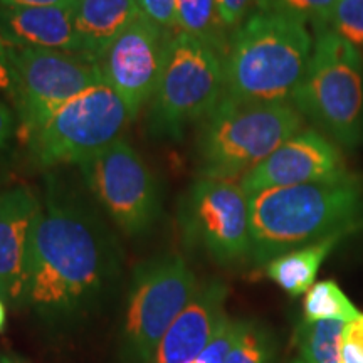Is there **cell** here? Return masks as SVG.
Masks as SVG:
<instances>
[{
  "mask_svg": "<svg viewBox=\"0 0 363 363\" xmlns=\"http://www.w3.org/2000/svg\"><path fill=\"white\" fill-rule=\"evenodd\" d=\"M306 24L252 12L229 38L224 54V96L240 101H291L313 54Z\"/></svg>",
  "mask_w": 363,
  "mask_h": 363,
  "instance_id": "3957f363",
  "label": "cell"
},
{
  "mask_svg": "<svg viewBox=\"0 0 363 363\" xmlns=\"http://www.w3.org/2000/svg\"><path fill=\"white\" fill-rule=\"evenodd\" d=\"M0 35L9 48L48 49L84 57L71 7L0 6Z\"/></svg>",
  "mask_w": 363,
  "mask_h": 363,
  "instance_id": "2e32d148",
  "label": "cell"
},
{
  "mask_svg": "<svg viewBox=\"0 0 363 363\" xmlns=\"http://www.w3.org/2000/svg\"><path fill=\"white\" fill-rule=\"evenodd\" d=\"M294 363H303V362H294Z\"/></svg>",
  "mask_w": 363,
  "mask_h": 363,
  "instance_id": "d590c367",
  "label": "cell"
},
{
  "mask_svg": "<svg viewBox=\"0 0 363 363\" xmlns=\"http://www.w3.org/2000/svg\"><path fill=\"white\" fill-rule=\"evenodd\" d=\"M224 89V57L202 40L179 33L170 39L152 96L150 130L157 136L180 138L190 123L216 110Z\"/></svg>",
  "mask_w": 363,
  "mask_h": 363,
  "instance_id": "8992f818",
  "label": "cell"
},
{
  "mask_svg": "<svg viewBox=\"0 0 363 363\" xmlns=\"http://www.w3.org/2000/svg\"><path fill=\"white\" fill-rule=\"evenodd\" d=\"M257 0H216L217 13L225 29H238L251 16V9L256 7Z\"/></svg>",
  "mask_w": 363,
  "mask_h": 363,
  "instance_id": "83f0119b",
  "label": "cell"
},
{
  "mask_svg": "<svg viewBox=\"0 0 363 363\" xmlns=\"http://www.w3.org/2000/svg\"><path fill=\"white\" fill-rule=\"evenodd\" d=\"M352 175L340 148L328 136L301 130L240 179L247 197L276 187L340 180Z\"/></svg>",
  "mask_w": 363,
  "mask_h": 363,
  "instance_id": "4fadbf2b",
  "label": "cell"
},
{
  "mask_svg": "<svg viewBox=\"0 0 363 363\" xmlns=\"http://www.w3.org/2000/svg\"><path fill=\"white\" fill-rule=\"evenodd\" d=\"M116 267V246L98 216L52 185L30 230L24 301L49 321L78 316L98 301Z\"/></svg>",
  "mask_w": 363,
  "mask_h": 363,
  "instance_id": "6da1fadb",
  "label": "cell"
},
{
  "mask_svg": "<svg viewBox=\"0 0 363 363\" xmlns=\"http://www.w3.org/2000/svg\"><path fill=\"white\" fill-rule=\"evenodd\" d=\"M2 363H24V362H21L19 358H16V357H2Z\"/></svg>",
  "mask_w": 363,
  "mask_h": 363,
  "instance_id": "d6a6232c",
  "label": "cell"
},
{
  "mask_svg": "<svg viewBox=\"0 0 363 363\" xmlns=\"http://www.w3.org/2000/svg\"><path fill=\"white\" fill-rule=\"evenodd\" d=\"M338 240L340 238H330L281 254L267 262V276L289 296L296 298L306 294L308 289L315 284L318 269Z\"/></svg>",
  "mask_w": 363,
  "mask_h": 363,
  "instance_id": "ac0fdd59",
  "label": "cell"
},
{
  "mask_svg": "<svg viewBox=\"0 0 363 363\" xmlns=\"http://www.w3.org/2000/svg\"><path fill=\"white\" fill-rule=\"evenodd\" d=\"M179 29L211 45L224 57L229 39L217 13L216 0H179Z\"/></svg>",
  "mask_w": 363,
  "mask_h": 363,
  "instance_id": "d6986e66",
  "label": "cell"
},
{
  "mask_svg": "<svg viewBox=\"0 0 363 363\" xmlns=\"http://www.w3.org/2000/svg\"><path fill=\"white\" fill-rule=\"evenodd\" d=\"M342 362L363 363V315L345 325L342 335Z\"/></svg>",
  "mask_w": 363,
  "mask_h": 363,
  "instance_id": "4316f807",
  "label": "cell"
},
{
  "mask_svg": "<svg viewBox=\"0 0 363 363\" xmlns=\"http://www.w3.org/2000/svg\"><path fill=\"white\" fill-rule=\"evenodd\" d=\"M345 321L323 320L299 326L296 340L303 363H343L342 335Z\"/></svg>",
  "mask_w": 363,
  "mask_h": 363,
  "instance_id": "ffe728a7",
  "label": "cell"
},
{
  "mask_svg": "<svg viewBox=\"0 0 363 363\" xmlns=\"http://www.w3.org/2000/svg\"><path fill=\"white\" fill-rule=\"evenodd\" d=\"M180 225L190 246L222 264L252 254L249 197L234 180L202 177L195 182L182 201Z\"/></svg>",
  "mask_w": 363,
  "mask_h": 363,
  "instance_id": "30bf717a",
  "label": "cell"
},
{
  "mask_svg": "<svg viewBox=\"0 0 363 363\" xmlns=\"http://www.w3.org/2000/svg\"><path fill=\"white\" fill-rule=\"evenodd\" d=\"M362 140H363V130H362Z\"/></svg>",
  "mask_w": 363,
  "mask_h": 363,
  "instance_id": "836d02e7",
  "label": "cell"
},
{
  "mask_svg": "<svg viewBox=\"0 0 363 363\" xmlns=\"http://www.w3.org/2000/svg\"><path fill=\"white\" fill-rule=\"evenodd\" d=\"M74 0H0L4 7H71Z\"/></svg>",
  "mask_w": 363,
  "mask_h": 363,
  "instance_id": "4dcf8cb0",
  "label": "cell"
},
{
  "mask_svg": "<svg viewBox=\"0 0 363 363\" xmlns=\"http://www.w3.org/2000/svg\"><path fill=\"white\" fill-rule=\"evenodd\" d=\"M71 13L84 57L91 62H96L104 49L142 16L136 0H74Z\"/></svg>",
  "mask_w": 363,
  "mask_h": 363,
  "instance_id": "e0dca14e",
  "label": "cell"
},
{
  "mask_svg": "<svg viewBox=\"0 0 363 363\" xmlns=\"http://www.w3.org/2000/svg\"><path fill=\"white\" fill-rule=\"evenodd\" d=\"M7 52L12 94L26 142L59 108L103 83L98 66L83 56L9 45Z\"/></svg>",
  "mask_w": 363,
  "mask_h": 363,
  "instance_id": "9c48e42d",
  "label": "cell"
},
{
  "mask_svg": "<svg viewBox=\"0 0 363 363\" xmlns=\"http://www.w3.org/2000/svg\"><path fill=\"white\" fill-rule=\"evenodd\" d=\"M335 2L337 0H257L256 11L279 13L303 24L311 22L316 29L328 24Z\"/></svg>",
  "mask_w": 363,
  "mask_h": 363,
  "instance_id": "7402d4cb",
  "label": "cell"
},
{
  "mask_svg": "<svg viewBox=\"0 0 363 363\" xmlns=\"http://www.w3.org/2000/svg\"><path fill=\"white\" fill-rule=\"evenodd\" d=\"M252 254L269 262L281 254L363 225V190L353 175L340 180L276 187L249 197Z\"/></svg>",
  "mask_w": 363,
  "mask_h": 363,
  "instance_id": "7a4b0ae2",
  "label": "cell"
},
{
  "mask_svg": "<svg viewBox=\"0 0 363 363\" xmlns=\"http://www.w3.org/2000/svg\"><path fill=\"white\" fill-rule=\"evenodd\" d=\"M225 294V286L217 281L199 286L185 310L167 330L152 362L190 363L201 355L227 316Z\"/></svg>",
  "mask_w": 363,
  "mask_h": 363,
  "instance_id": "9a60e30c",
  "label": "cell"
},
{
  "mask_svg": "<svg viewBox=\"0 0 363 363\" xmlns=\"http://www.w3.org/2000/svg\"><path fill=\"white\" fill-rule=\"evenodd\" d=\"M12 69L11 61H9L7 44L0 35V91H12Z\"/></svg>",
  "mask_w": 363,
  "mask_h": 363,
  "instance_id": "f546056e",
  "label": "cell"
},
{
  "mask_svg": "<svg viewBox=\"0 0 363 363\" xmlns=\"http://www.w3.org/2000/svg\"><path fill=\"white\" fill-rule=\"evenodd\" d=\"M140 13L150 22L170 30L179 29V0H136Z\"/></svg>",
  "mask_w": 363,
  "mask_h": 363,
  "instance_id": "484cf974",
  "label": "cell"
},
{
  "mask_svg": "<svg viewBox=\"0 0 363 363\" xmlns=\"http://www.w3.org/2000/svg\"><path fill=\"white\" fill-rule=\"evenodd\" d=\"M323 27H328L357 49L363 48V0H337L328 24Z\"/></svg>",
  "mask_w": 363,
  "mask_h": 363,
  "instance_id": "cb8c5ba5",
  "label": "cell"
},
{
  "mask_svg": "<svg viewBox=\"0 0 363 363\" xmlns=\"http://www.w3.org/2000/svg\"><path fill=\"white\" fill-rule=\"evenodd\" d=\"M303 315L306 323L323 320H338L348 323L360 313L335 281L326 279L315 283L308 289L303 301Z\"/></svg>",
  "mask_w": 363,
  "mask_h": 363,
  "instance_id": "44dd1931",
  "label": "cell"
},
{
  "mask_svg": "<svg viewBox=\"0 0 363 363\" xmlns=\"http://www.w3.org/2000/svg\"><path fill=\"white\" fill-rule=\"evenodd\" d=\"M197 289V278L177 254H163L136 267L125 318L126 348L136 362L153 360L167 330Z\"/></svg>",
  "mask_w": 363,
  "mask_h": 363,
  "instance_id": "ba28073f",
  "label": "cell"
},
{
  "mask_svg": "<svg viewBox=\"0 0 363 363\" xmlns=\"http://www.w3.org/2000/svg\"><path fill=\"white\" fill-rule=\"evenodd\" d=\"M303 128L291 101H240L222 98L199 136V169L203 179H242L286 140Z\"/></svg>",
  "mask_w": 363,
  "mask_h": 363,
  "instance_id": "277c9868",
  "label": "cell"
},
{
  "mask_svg": "<svg viewBox=\"0 0 363 363\" xmlns=\"http://www.w3.org/2000/svg\"><path fill=\"white\" fill-rule=\"evenodd\" d=\"M291 103L328 136L355 148L363 130V57L328 27H316L306 74Z\"/></svg>",
  "mask_w": 363,
  "mask_h": 363,
  "instance_id": "5b68a950",
  "label": "cell"
},
{
  "mask_svg": "<svg viewBox=\"0 0 363 363\" xmlns=\"http://www.w3.org/2000/svg\"><path fill=\"white\" fill-rule=\"evenodd\" d=\"M6 325H7V310H6V305H4V299L0 298V333L6 330Z\"/></svg>",
  "mask_w": 363,
  "mask_h": 363,
  "instance_id": "1f68e13d",
  "label": "cell"
},
{
  "mask_svg": "<svg viewBox=\"0 0 363 363\" xmlns=\"http://www.w3.org/2000/svg\"><path fill=\"white\" fill-rule=\"evenodd\" d=\"M0 363H2V357H0Z\"/></svg>",
  "mask_w": 363,
  "mask_h": 363,
  "instance_id": "e575fe53",
  "label": "cell"
},
{
  "mask_svg": "<svg viewBox=\"0 0 363 363\" xmlns=\"http://www.w3.org/2000/svg\"><path fill=\"white\" fill-rule=\"evenodd\" d=\"M81 172L106 214L128 235L147 233L160 211L158 185L138 152L116 140L89 160Z\"/></svg>",
  "mask_w": 363,
  "mask_h": 363,
  "instance_id": "8fae6325",
  "label": "cell"
},
{
  "mask_svg": "<svg viewBox=\"0 0 363 363\" xmlns=\"http://www.w3.org/2000/svg\"><path fill=\"white\" fill-rule=\"evenodd\" d=\"M170 39L167 30L140 16L94 62L103 83L120 94L133 116L155 93Z\"/></svg>",
  "mask_w": 363,
  "mask_h": 363,
  "instance_id": "7c38bea8",
  "label": "cell"
},
{
  "mask_svg": "<svg viewBox=\"0 0 363 363\" xmlns=\"http://www.w3.org/2000/svg\"><path fill=\"white\" fill-rule=\"evenodd\" d=\"M271 350L266 335L249 321H239L238 337L224 363H269Z\"/></svg>",
  "mask_w": 363,
  "mask_h": 363,
  "instance_id": "603a6c76",
  "label": "cell"
},
{
  "mask_svg": "<svg viewBox=\"0 0 363 363\" xmlns=\"http://www.w3.org/2000/svg\"><path fill=\"white\" fill-rule=\"evenodd\" d=\"M13 130H16V118H13L11 108L0 99V152L7 147Z\"/></svg>",
  "mask_w": 363,
  "mask_h": 363,
  "instance_id": "f1b7e54d",
  "label": "cell"
},
{
  "mask_svg": "<svg viewBox=\"0 0 363 363\" xmlns=\"http://www.w3.org/2000/svg\"><path fill=\"white\" fill-rule=\"evenodd\" d=\"M40 202L29 189L0 192V298L24 301L27 247Z\"/></svg>",
  "mask_w": 363,
  "mask_h": 363,
  "instance_id": "5bb4252c",
  "label": "cell"
},
{
  "mask_svg": "<svg viewBox=\"0 0 363 363\" xmlns=\"http://www.w3.org/2000/svg\"><path fill=\"white\" fill-rule=\"evenodd\" d=\"M133 118L120 94L101 83L59 108L27 143L40 167L81 165L120 140Z\"/></svg>",
  "mask_w": 363,
  "mask_h": 363,
  "instance_id": "52a82bcc",
  "label": "cell"
},
{
  "mask_svg": "<svg viewBox=\"0 0 363 363\" xmlns=\"http://www.w3.org/2000/svg\"><path fill=\"white\" fill-rule=\"evenodd\" d=\"M238 331L239 321L230 320L229 316H225L219 325V328H217L214 338L206 347V350L190 363H224L227 353L230 352L234 340L238 337Z\"/></svg>",
  "mask_w": 363,
  "mask_h": 363,
  "instance_id": "d4e9b609",
  "label": "cell"
}]
</instances>
